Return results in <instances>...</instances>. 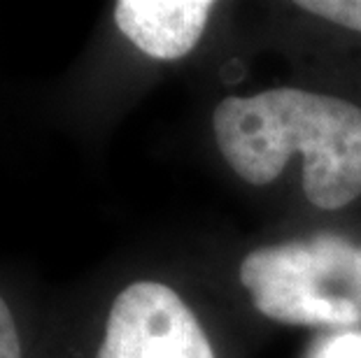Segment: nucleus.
<instances>
[{"mask_svg": "<svg viewBox=\"0 0 361 358\" xmlns=\"http://www.w3.org/2000/svg\"><path fill=\"white\" fill-rule=\"evenodd\" d=\"M296 7L361 33V0H298Z\"/></svg>", "mask_w": 361, "mask_h": 358, "instance_id": "nucleus-5", "label": "nucleus"}, {"mask_svg": "<svg viewBox=\"0 0 361 358\" xmlns=\"http://www.w3.org/2000/svg\"><path fill=\"white\" fill-rule=\"evenodd\" d=\"M214 140L240 179L255 186L280 177L303 154V193L319 210L361 196V108L303 89H268L224 98L212 114Z\"/></svg>", "mask_w": 361, "mask_h": 358, "instance_id": "nucleus-1", "label": "nucleus"}, {"mask_svg": "<svg viewBox=\"0 0 361 358\" xmlns=\"http://www.w3.org/2000/svg\"><path fill=\"white\" fill-rule=\"evenodd\" d=\"M98 358H214V352L173 288L137 281L114 300Z\"/></svg>", "mask_w": 361, "mask_h": 358, "instance_id": "nucleus-3", "label": "nucleus"}, {"mask_svg": "<svg viewBox=\"0 0 361 358\" xmlns=\"http://www.w3.org/2000/svg\"><path fill=\"white\" fill-rule=\"evenodd\" d=\"M212 7L210 0H119L114 21L147 56L175 60L198 44Z\"/></svg>", "mask_w": 361, "mask_h": 358, "instance_id": "nucleus-4", "label": "nucleus"}, {"mask_svg": "<svg viewBox=\"0 0 361 358\" xmlns=\"http://www.w3.org/2000/svg\"><path fill=\"white\" fill-rule=\"evenodd\" d=\"M308 358H361V331H338L314 342Z\"/></svg>", "mask_w": 361, "mask_h": 358, "instance_id": "nucleus-6", "label": "nucleus"}, {"mask_svg": "<svg viewBox=\"0 0 361 358\" xmlns=\"http://www.w3.org/2000/svg\"><path fill=\"white\" fill-rule=\"evenodd\" d=\"M240 284L273 321L336 333L361 326V245L343 235L317 233L250 251Z\"/></svg>", "mask_w": 361, "mask_h": 358, "instance_id": "nucleus-2", "label": "nucleus"}, {"mask_svg": "<svg viewBox=\"0 0 361 358\" xmlns=\"http://www.w3.org/2000/svg\"><path fill=\"white\" fill-rule=\"evenodd\" d=\"M0 358H21V342L14 326L12 312L0 298Z\"/></svg>", "mask_w": 361, "mask_h": 358, "instance_id": "nucleus-7", "label": "nucleus"}]
</instances>
